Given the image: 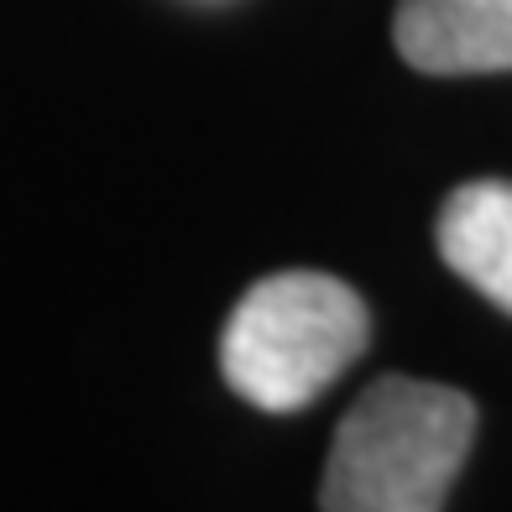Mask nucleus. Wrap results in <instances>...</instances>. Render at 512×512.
Listing matches in <instances>:
<instances>
[{
    "instance_id": "f257e3e1",
    "label": "nucleus",
    "mask_w": 512,
    "mask_h": 512,
    "mask_svg": "<svg viewBox=\"0 0 512 512\" xmlns=\"http://www.w3.org/2000/svg\"><path fill=\"white\" fill-rule=\"evenodd\" d=\"M476 439V403L455 387L382 377L340 418L324 465V512H445Z\"/></svg>"
},
{
    "instance_id": "f03ea898",
    "label": "nucleus",
    "mask_w": 512,
    "mask_h": 512,
    "mask_svg": "<svg viewBox=\"0 0 512 512\" xmlns=\"http://www.w3.org/2000/svg\"><path fill=\"white\" fill-rule=\"evenodd\" d=\"M366 351V304L340 277H262L225 319L220 366L236 398L262 413H298Z\"/></svg>"
},
{
    "instance_id": "7ed1b4c3",
    "label": "nucleus",
    "mask_w": 512,
    "mask_h": 512,
    "mask_svg": "<svg viewBox=\"0 0 512 512\" xmlns=\"http://www.w3.org/2000/svg\"><path fill=\"white\" fill-rule=\"evenodd\" d=\"M392 42L418 74H507L512 0H398Z\"/></svg>"
},
{
    "instance_id": "20e7f679",
    "label": "nucleus",
    "mask_w": 512,
    "mask_h": 512,
    "mask_svg": "<svg viewBox=\"0 0 512 512\" xmlns=\"http://www.w3.org/2000/svg\"><path fill=\"white\" fill-rule=\"evenodd\" d=\"M434 236H439V256L465 283L512 314V183L481 178L455 189L439 209Z\"/></svg>"
}]
</instances>
